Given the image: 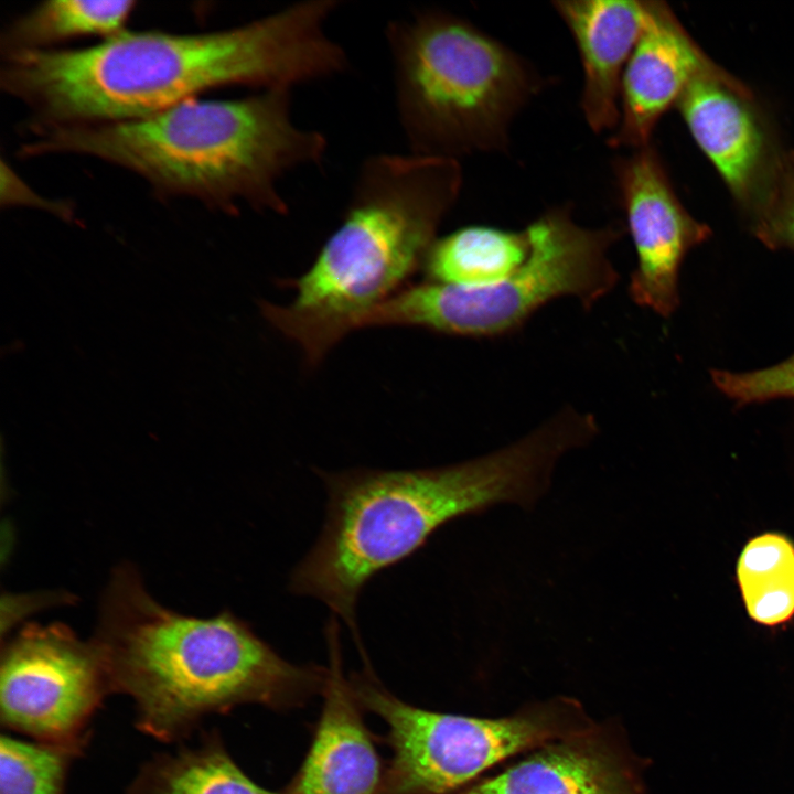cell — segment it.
<instances>
[{"mask_svg": "<svg viewBox=\"0 0 794 794\" xmlns=\"http://www.w3.org/2000/svg\"><path fill=\"white\" fill-rule=\"evenodd\" d=\"M337 4L302 0L221 31H125L86 49L12 53L0 85L34 111V128L138 119L225 86L292 90L348 67L326 32Z\"/></svg>", "mask_w": 794, "mask_h": 794, "instance_id": "obj_1", "label": "cell"}, {"mask_svg": "<svg viewBox=\"0 0 794 794\" xmlns=\"http://www.w3.org/2000/svg\"><path fill=\"white\" fill-rule=\"evenodd\" d=\"M587 429L559 410L522 439L461 463L418 470L322 473L326 518L294 568L293 593L322 601L352 630L366 582L418 550L442 525L498 503H534L561 455L586 446Z\"/></svg>", "mask_w": 794, "mask_h": 794, "instance_id": "obj_2", "label": "cell"}, {"mask_svg": "<svg viewBox=\"0 0 794 794\" xmlns=\"http://www.w3.org/2000/svg\"><path fill=\"white\" fill-rule=\"evenodd\" d=\"M92 640L110 693L130 697L138 729L163 742L245 704L301 706L326 678V668L283 659L229 611L202 619L163 607L131 565L111 575Z\"/></svg>", "mask_w": 794, "mask_h": 794, "instance_id": "obj_3", "label": "cell"}, {"mask_svg": "<svg viewBox=\"0 0 794 794\" xmlns=\"http://www.w3.org/2000/svg\"><path fill=\"white\" fill-rule=\"evenodd\" d=\"M291 92L193 98L138 119L34 128L21 153L89 155L130 170L160 195L193 197L227 213L247 205L285 215L281 180L319 164L328 150L322 132L293 120Z\"/></svg>", "mask_w": 794, "mask_h": 794, "instance_id": "obj_4", "label": "cell"}, {"mask_svg": "<svg viewBox=\"0 0 794 794\" xmlns=\"http://www.w3.org/2000/svg\"><path fill=\"white\" fill-rule=\"evenodd\" d=\"M459 160L379 153L360 167L340 226L311 267L289 281V305L264 303L283 335L319 362L358 321L422 268L438 229L455 205Z\"/></svg>", "mask_w": 794, "mask_h": 794, "instance_id": "obj_5", "label": "cell"}, {"mask_svg": "<svg viewBox=\"0 0 794 794\" xmlns=\"http://www.w3.org/2000/svg\"><path fill=\"white\" fill-rule=\"evenodd\" d=\"M385 40L408 152L459 160L506 149L511 126L544 86L522 55L466 19L417 9Z\"/></svg>", "mask_w": 794, "mask_h": 794, "instance_id": "obj_6", "label": "cell"}, {"mask_svg": "<svg viewBox=\"0 0 794 794\" xmlns=\"http://www.w3.org/2000/svg\"><path fill=\"white\" fill-rule=\"evenodd\" d=\"M529 254L514 273L484 287L432 281L404 287L367 312L357 324L415 326L474 339H493L519 330L539 309L564 297L589 310L610 293L620 275L609 250L623 228H588L570 207H552L526 226Z\"/></svg>", "mask_w": 794, "mask_h": 794, "instance_id": "obj_7", "label": "cell"}, {"mask_svg": "<svg viewBox=\"0 0 794 794\" xmlns=\"http://www.w3.org/2000/svg\"><path fill=\"white\" fill-rule=\"evenodd\" d=\"M350 682L360 705L388 728L393 757L380 794H449L511 755L591 727L572 700L503 718H475L404 702L369 672Z\"/></svg>", "mask_w": 794, "mask_h": 794, "instance_id": "obj_8", "label": "cell"}, {"mask_svg": "<svg viewBox=\"0 0 794 794\" xmlns=\"http://www.w3.org/2000/svg\"><path fill=\"white\" fill-rule=\"evenodd\" d=\"M0 717L34 741L87 745L88 726L111 694L100 654L62 623H29L3 644Z\"/></svg>", "mask_w": 794, "mask_h": 794, "instance_id": "obj_9", "label": "cell"}, {"mask_svg": "<svg viewBox=\"0 0 794 794\" xmlns=\"http://www.w3.org/2000/svg\"><path fill=\"white\" fill-rule=\"evenodd\" d=\"M633 150L613 162L636 255L629 296L637 305L668 318L679 304L683 260L711 230L683 206L656 150L650 143Z\"/></svg>", "mask_w": 794, "mask_h": 794, "instance_id": "obj_10", "label": "cell"}, {"mask_svg": "<svg viewBox=\"0 0 794 794\" xmlns=\"http://www.w3.org/2000/svg\"><path fill=\"white\" fill-rule=\"evenodd\" d=\"M751 92L715 65L685 89L677 107L695 141L748 212L763 196L781 155Z\"/></svg>", "mask_w": 794, "mask_h": 794, "instance_id": "obj_11", "label": "cell"}, {"mask_svg": "<svg viewBox=\"0 0 794 794\" xmlns=\"http://www.w3.org/2000/svg\"><path fill=\"white\" fill-rule=\"evenodd\" d=\"M645 9L642 32L622 77L620 120L609 139L614 148L648 144L662 116L697 76L716 65L665 2L645 1Z\"/></svg>", "mask_w": 794, "mask_h": 794, "instance_id": "obj_12", "label": "cell"}, {"mask_svg": "<svg viewBox=\"0 0 794 794\" xmlns=\"http://www.w3.org/2000/svg\"><path fill=\"white\" fill-rule=\"evenodd\" d=\"M330 666L323 707L310 749L287 794H380L385 771L342 672L336 627L328 631Z\"/></svg>", "mask_w": 794, "mask_h": 794, "instance_id": "obj_13", "label": "cell"}, {"mask_svg": "<svg viewBox=\"0 0 794 794\" xmlns=\"http://www.w3.org/2000/svg\"><path fill=\"white\" fill-rule=\"evenodd\" d=\"M552 6L579 52L583 117L593 132H613L624 69L645 21V1L557 0Z\"/></svg>", "mask_w": 794, "mask_h": 794, "instance_id": "obj_14", "label": "cell"}, {"mask_svg": "<svg viewBox=\"0 0 794 794\" xmlns=\"http://www.w3.org/2000/svg\"><path fill=\"white\" fill-rule=\"evenodd\" d=\"M459 794H643L635 769L592 728L554 740Z\"/></svg>", "mask_w": 794, "mask_h": 794, "instance_id": "obj_15", "label": "cell"}, {"mask_svg": "<svg viewBox=\"0 0 794 794\" xmlns=\"http://www.w3.org/2000/svg\"><path fill=\"white\" fill-rule=\"evenodd\" d=\"M529 237L526 227L508 230L470 225L438 237L422 265L427 281L484 287L507 278L526 261Z\"/></svg>", "mask_w": 794, "mask_h": 794, "instance_id": "obj_16", "label": "cell"}, {"mask_svg": "<svg viewBox=\"0 0 794 794\" xmlns=\"http://www.w3.org/2000/svg\"><path fill=\"white\" fill-rule=\"evenodd\" d=\"M127 794H287L255 783L234 761L218 733L194 747L161 753L146 762Z\"/></svg>", "mask_w": 794, "mask_h": 794, "instance_id": "obj_17", "label": "cell"}, {"mask_svg": "<svg viewBox=\"0 0 794 794\" xmlns=\"http://www.w3.org/2000/svg\"><path fill=\"white\" fill-rule=\"evenodd\" d=\"M136 2L51 0L17 18L1 36L3 55L53 50V45L84 36L104 40L125 32Z\"/></svg>", "mask_w": 794, "mask_h": 794, "instance_id": "obj_18", "label": "cell"}, {"mask_svg": "<svg viewBox=\"0 0 794 794\" xmlns=\"http://www.w3.org/2000/svg\"><path fill=\"white\" fill-rule=\"evenodd\" d=\"M737 579L751 619L779 625L794 615V545L766 533L751 539L737 564Z\"/></svg>", "mask_w": 794, "mask_h": 794, "instance_id": "obj_19", "label": "cell"}, {"mask_svg": "<svg viewBox=\"0 0 794 794\" xmlns=\"http://www.w3.org/2000/svg\"><path fill=\"white\" fill-rule=\"evenodd\" d=\"M84 745L0 739V794H65L68 770Z\"/></svg>", "mask_w": 794, "mask_h": 794, "instance_id": "obj_20", "label": "cell"}, {"mask_svg": "<svg viewBox=\"0 0 794 794\" xmlns=\"http://www.w3.org/2000/svg\"><path fill=\"white\" fill-rule=\"evenodd\" d=\"M748 214L752 232L766 247L794 250V151L780 157L762 198Z\"/></svg>", "mask_w": 794, "mask_h": 794, "instance_id": "obj_21", "label": "cell"}, {"mask_svg": "<svg viewBox=\"0 0 794 794\" xmlns=\"http://www.w3.org/2000/svg\"><path fill=\"white\" fill-rule=\"evenodd\" d=\"M716 387L738 404L794 398V354L768 368L747 373L711 372Z\"/></svg>", "mask_w": 794, "mask_h": 794, "instance_id": "obj_22", "label": "cell"}, {"mask_svg": "<svg viewBox=\"0 0 794 794\" xmlns=\"http://www.w3.org/2000/svg\"><path fill=\"white\" fill-rule=\"evenodd\" d=\"M1 204L34 206L63 218H69L73 214L68 203L52 201L36 194L3 160L1 163Z\"/></svg>", "mask_w": 794, "mask_h": 794, "instance_id": "obj_23", "label": "cell"}]
</instances>
